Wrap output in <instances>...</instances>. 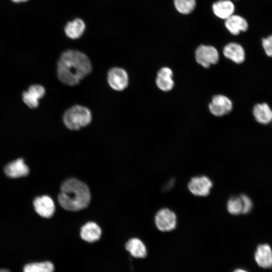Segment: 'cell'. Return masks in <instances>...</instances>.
I'll return each instance as SVG.
<instances>
[{"mask_svg": "<svg viewBox=\"0 0 272 272\" xmlns=\"http://www.w3.org/2000/svg\"><path fill=\"white\" fill-rule=\"evenodd\" d=\"M91 62L84 53L76 50L63 52L58 60L57 76L63 84L75 86L92 71Z\"/></svg>", "mask_w": 272, "mask_h": 272, "instance_id": "obj_1", "label": "cell"}, {"mask_svg": "<svg viewBox=\"0 0 272 272\" xmlns=\"http://www.w3.org/2000/svg\"><path fill=\"white\" fill-rule=\"evenodd\" d=\"M58 199L64 209L78 211L88 206L91 194L88 186L85 183L76 178H71L61 184Z\"/></svg>", "mask_w": 272, "mask_h": 272, "instance_id": "obj_2", "label": "cell"}, {"mask_svg": "<svg viewBox=\"0 0 272 272\" xmlns=\"http://www.w3.org/2000/svg\"><path fill=\"white\" fill-rule=\"evenodd\" d=\"M92 114L90 110L83 106L75 105L67 109L63 116L66 127L71 130H78L91 122Z\"/></svg>", "mask_w": 272, "mask_h": 272, "instance_id": "obj_3", "label": "cell"}, {"mask_svg": "<svg viewBox=\"0 0 272 272\" xmlns=\"http://www.w3.org/2000/svg\"><path fill=\"white\" fill-rule=\"evenodd\" d=\"M195 57L197 62L205 67L216 64L219 60L218 50L212 46L201 45L196 49Z\"/></svg>", "mask_w": 272, "mask_h": 272, "instance_id": "obj_4", "label": "cell"}, {"mask_svg": "<svg viewBox=\"0 0 272 272\" xmlns=\"http://www.w3.org/2000/svg\"><path fill=\"white\" fill-rule=\"evenodd\" d=\"M155 223L160 231H170L175 228L177 225V217L172 211L164 208L157 213L155 217Z\"/></svg>", "mask_w": 272, "mask_h": 272, "instance_id": "obj_5", "label": "cell"}, {"mask_svg": "<svg viewBox=\"0 0 272 272\" xmlns=\"http://www.w3.org/2000/svg\"><path fill=\"white\" fill-rule=\"evenodd\" d=\"M107 81L112 89L120 91L124 90L128 86V76L123 69L113 67L108 73Z\"/></svg>", "mask_w": 272, "mask_h": 272, "instance_id": "obj_6", "label": "cell"}, {"mask_svg": "<svg viewBox=\"0 0 272 272\" xmlns=\"http://www.w3.org/2000/svg\"><path fill=\"white\" fill-rule=\"evenodd\" d=\"M212 186V181L206 176L192 177L188 184L190 192L198 196H206L209 194Z\"/></svg>", "mask_w": 272, "mask_h": 272, "instance_id": "obj_7", "label": "cell"}, {"mask_svg": "<svg viewBox=\"0 0 272 272\" xmlns=\"http://www.w3.org/2000/svg\"><path fill=\"white\" fill-rule=\"evenodd\" d=\"M209 107L213 115L221 116L229 113L232 109L233 104L227 97L217 95L213 97Z\"/></svg>", "mask_w": 272, "mask_h": 272, "instance_id": "obj_8", "label": "cell"}, {"mask_svg": "<svg viewBox=\"0 0 272 272\" xmlns=\"http://www.w3.org/2000/svg\"><path fill=\"white\" fill-rule=\"evenodd\" d=\"M33 206L36 212L43 218L51 217L55 212V205L51 197L47 195L37 197L34 200Z\"/></svg>", "mask_w": 272, "mask_h": 272, "instance_id": "obj_9", "label": "cell"}, {"mask_svg": "<svg viewBox=\"0 0 272 272\" xmlns=\"http://www.w3.org/2000/svg\"><path fill=\"white\" fill-rule=\"evenodd\" d=\"M254 259L258 265L263 268L272 267V249L267 244L257 246L254 254Z\"/></svg>", "mask_w": 272, "mask_h": 272, "instance_id": "obj_10", "label": "cell"}, {"mask_svg": "<svg viewBox=\"0 0 272 272\" xmlns=\"http://www.w3.org/2000/svg\"><path fill=\"white\" fill-rule=\"evenodd\" d=\"M225 25L229 32L233 35H238L242 32H246L249 27L246 19L238 15H232L226 19Z\"/></svg>", "mask_w": 272, "mask_h": 272, "instance_id": "obj_11", "label": "cell"}, {"mask_svg": "<svg viewBox=\"0 0 272 272\" xmlns=\"http://www.w3.org/2000/svg\"><path fill=\"white\" fill-rule=\"evenodd\" d=\"M45 94L44 88L39 85H34L29 87L23 94L24 103L30 108H35L38 105V101Z\"/></svg>", "mask_w": 272, "mask_h": 272, "instance_id": "obj_12", "label": "cell"}, {"mask_svg": "<svg viewBox=\"0 0 272 272\" xmlns=\"http://www.w3.org/2000/svg\"><path fill=\"white\" fill-rule=\"evenodd\" d=\"M224 56L236 63H241L245 58V52L241 45L236 42L227 44L223 49Z\"/></svg>", "mask_w": 272, "mask_h": 272, "instance_id": "obj_13", "label": "cell"}, {"mask_svg": "<svg viewBox=\"0 0 272 272\" xmlns=\"http://www.w3.org/2000/svg\"><path fill=\"white\" fill-rule=\"evenodd\" d=\"M5 174L11 178H19L27 176L29 172L27 165L23 159H18L6 166Z\"/></svg>", "mask_w": 272, "mask_h": 272, "instance_id": "obj_14", "label": "cell"}, {"mask_svg": "<svg viewBox=\"0 0 272 272\" xmlns=\"http://www.w3.org/2000/svg\"><path fill=\"white\" fill-rule=\"evenodd\" d=\"M252 113L255 120L261 124L266 125L272 122V109L266 103L255 104Z\"/></svg>", "mask_w": 272, "mask_h": 272, "instance_id": "obj_15", "label": "cell"}, {"mask_svg": "<svg viewBox=\"0 0 272 272\" xmlns=\"http://www.w3.org/2000/svg\"><path fill=\"white\" fill-rule=\"evenodd\" d=\"M173 72L167 67L161 68L157 73L156 83L157 87L163 91H169L174 86L172 79Z\"/></svg>", "mask_w": 272, "mask_h": 272, "instance_id": "obj_16", "label": "cell"}, {"mask_svg": "<svg viewBox=\"0 0 272 272\" xmlns=\"http://www.w3.org/2000/svg\"><path fill=\"white\" fill-rule=\"evenodd\" d=\"M212 9L217 17L226 19L233 15L235 6L230 0H219L213 4Z\"/></svg>", "mask_w": 272, "mask_h": 272, "instance_id": "obj_17", "label": "cell"}, {"mask_svg": "<svg viewBox=\"0 0 272 272\" xmlns=\"http://www.w3.org/2000/svg\"><path fill=\"white\" fill-rule=\"evenodd\" d=\"M101 233V228L96 223L89 222L81 228L80 235L84 241L94 242L100 238Z\"/></svg>", "mask_w": 272, "mask_h": 272, "instance_id": "obj_18", "label": "cell"}, {"mask_svg": "<svg viewBox=\"0 0 272 272\" xmlns=\"http://www.w3.org/2000/svg\"><path fill=\"white\" fill-rule=\"evenodd\" d=\"M86 28L84 22L81 19L76 18L67 23L64 27V32L69 38L77 39L82 36Z\"/></svg>", "mask_w": 272, "mask_h": 272, "instance_id": "obj_19", "label": "cell"}, {"mask_svg": "<svg viewBox=\"0 0 272 272\" xmlns=\"http://www.w3.org/2000/svg\"><path fill=\"white\" fill-rule=\"evenodd\" d=\"M125 248L135 258H144L147 254L145 245L138 238H134L129 240L126 244Z\"/></svg>", "mask_w": 272, "mask_h": 272, "instance_id": "obj_20", "label": "cell"}, {"mask_svg": "<svg viewBox=\"0 0 272 272\" xmlns=\"http://www.w3.org/2000/svg\"><path fill=\"white\" fill-rule=\"evenodd\" d=\"M54 265L48 261L28 263L25 265L23 269V272H54Z\"/></svg>", "mask_w": 272, "mask_h": 272, "instance_id": "obj_21", "label": "cell"}, {"mask_svg": "<svg viewBox=\"0 0 272 272\" xmlns=\"http://www.w3.org/2000/svg\"><path fill=\"white\" fill-rule=\"evenodd\" d=\"M176 9L181 14H189L195 8V0H174Z\"/></svg>", "mask_w": 272, "mask_h": 272, "instance_id": "obj_22", "label": "cell"}, {"mask_svg": "<svg viewBox=\"0 0 272 272\" xmlns=\"http://www.w3.org/2000/svg\"><path fill=\"white\" fill-rule=\"evenodd\" d=\"M227 209L228 212L231 214L237 215L242 214V205L240 196L231 197L227 202Z\"/></svg>", "mask_w": 272, "mask_h": 272, "instance_id": "obj_23", "label": "cell"}, {"mask_svg": "<svg viewBox=\"0 0 272 272\" xmlns=\"http://www.w3.org/2000/svg\"><path fill=\"white\" fill-rule=\"evenodd\" d=\"M261 42L265 54L268 57H272V34L263 37Z\"/></svg>", "mask_w": 272, "mask_h": 272, "instance_id": "obj_24", "label": "cell"}, {"mask_svg": "<svg viewBox=\"0 0 272 272\" xmlns=\"http://www.w3.org/2000/svg\"><path fill=\"white\" fill-rule=\"evenodd\" d=\"M240 197L242 205V214H248L252 209V202L250 197L244 194H241Z\"/></svg>", "mask_w": 272, "mask_h": 272, "instance_id": "obj_25", "label": "cell"}, {"mask_svg": "<svg viewBox=\"0 0 272 272\" xmlns=\"http://www.w3.org/2000/svg\"><path fill=\"white\" fill-rule=\"evenodd\" d=\"M28 0H12L14 3H23L27 1Z\"/></svg>", "mask_w": 272, "mask_h": 272, "instance_id": "obj_26", "label": "cell"}, {"mask_svg": "<svg viewBox=\"0 0 272 272\" xmlns=\"http://www.w3.org/2000/svg\"><path fill=\"white\" fill-rule=\"evenodd\" d=\"M233 272H247V271L242 269H237L235 270Z\"/></svg>", "mask_w": 272, "mask_h": 272, "instance_id": "obj_27", "label": "cell"}, {"mask_svg": "<svg viewBox=\"0 0 272 272\" xmlns=\"http://www.w3.org/2000/svg\"><path fill=\"white\" fill-rule=\"evenodd\" d=\"M0 272H10L8 270L6 269H1Z\"/></svg>", "mask_w": 272, "mask_h": 272, "instance_id": "obj_28", "label": "cell"}, {"mask_svg": "<svg viewBox=\"0 0 272 272\" xmlns=\"http://www.w3.org/2000/svg\"><path fill=\"white\" fill-rule=\"evenodd\" d=\"M236 1H239V0H236Z\"/></svg>", "mask_w": 272, "mask_h": 272, "instance_id": "obj_29", "label": "cell"}]
</instances>
